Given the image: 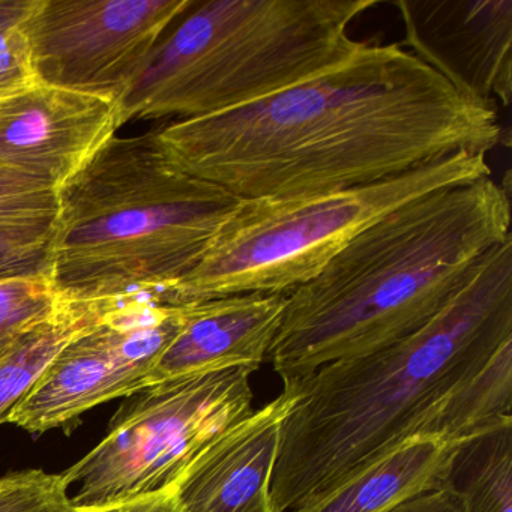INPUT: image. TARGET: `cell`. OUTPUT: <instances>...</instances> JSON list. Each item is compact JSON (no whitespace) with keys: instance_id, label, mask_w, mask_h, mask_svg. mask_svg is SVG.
Returning a JSON list of instances; mask_svg holds the SVG:
<instances>
[{"instance_id":"obj_7","label":"cell","mask_w":512,"mask_h":512,"mask_svg":"<svg viewBox=\"0 0 512 512\" xmlns=\"http://www.w3.org/2000/svg\"><path fill=\"white\" fill-rule=\"evenodd\" d=\"M250 368L155 383L119 410L109 434L62 473L74 509L178 490L197 461L253 412Z\"/></svg>"},{"instance_id":"obj_20","label":"cell","mask_w":512,"mask_h":512,"mask_svg":"<svg viewBox=\"0 0 512 512\" xmlns=\"http://www.w3.org/2000/svg\"><path fill=\"white\" fill-rule=\"evenodd\" d=\"M52 233H0V281L50 277Z\"/></svg>"},{"instance_id":"obj_4","label":"cell","mask_w":512,"mask_h":512,"mask_svg":"<svg viewBox=\"0 0 512 512\" xmlns=\"http://www.w3.org/2000/svg\"><path fill=\"white\" fill-rule=\"evenodd\" d=\"M56 194L50 280L68 302L163 295L239 202L179 169L154 131L113 137Z\"/></svg>"},{"instance_id":"obj_22","label":"cell","mask_w":512,"mask_h":512,"mask_svg":"<svg viewBox=\"0 0 512 512\" xmlns=\"http://www.w3.org/2000/svg\"><path fill=\"white\" fill-rule=\"evenodd\" d=\"M386 512H466L463 503L448 488L425 491L398 503Z\"/></svg>"},{"instance_id":"obj_8","label":"cell","mask_w":512,"mask_h":512,"mask_svg":"<svg viewBox=\"0 0 512 512\" xmlns=\"http://www.w3.org/2000/svg\"><path fill=\"white\" fill-rule=\"evenodd\" d=\"M196 0H35L23 22L35 82L119 98Z\"/></svg>"},{"instance_id":"obj_14","label":"cell","mask_w":512,"mask_h":512,"mask_svg":"<svg viewBox=\"0 0 512 512\" xmlns=\"http://www.w3.org/2000/svg\"><path fill=\"white\" fill-rule=\"evenodd\" d=\"M469 439L446 434L410 437L293 512H386L410 497L445 488L452 458Z\"/></svg>"},{"instance_id":"obj_12","label":"cell","mask_w":512,"mask_h":512,"mask_svg":"<svg viewBox=\"0 0 512 512\" xmlns=\"http://www.w3.org/2000/svg\"><path fill=\"white\" fill-rule=\"evenodd\" d=\"M295 383L218 440L179 484L182 512H275L271 484Z\"/></svg>"},{"instance_id":"obj_6","label":"cell","mask_w":512,"mask_h":512,"mask_svg":"<svg viewBox=\"0 0 512 512\" xmlns=\"http://www.w3.org/2000/svg\"><path fill=\"white\" fill-rule=\"evenodd\" d=\"M488 176L487 154L461 151L334 193L239 199L193 271L158 298L187 305L244 293L289 295L389 212Z\"/></svg>"},{"instance_id":"obj_5","label":"cell","mask_w":512,"mask_h":512,"mask_svg":"<svg viewBox=\"0 0 512 512\" xmlns=\"http://www.w3.org/2000/svg\"><path fill=\"white\" fill-rule=\"evenodd\" d=\"M377 0L194 2L119 98L131 119H194L241 109L346 61L350 23Z\"/></svg>"},{"instance_id":"obj_21","label":"cell","mask_w":512,"mask_h":512,"mask_svg":"<svg viewBox=\"0 0 512 512\" xmlns=\"http://www.w3.org/2000/svg\"><path fill=\"white\" fill-rule=\"evenodd\" d=\"M74 512H182V509L176 490H167L112 505L74 509Z\"/></svg>"},{"instance_id":"obj_17","label":"cell","mask_w":512,"mask_h":512,"mask_svg":"<svg viewBox=\"0 0 512 512\" xmlns=\"http://www.w3.org/2000/svg\"><path fill=\"white\" fill-rule=\"evenodd\" d=\"M64 302L50 277L0 281V362L55 316Z\"/></svg>"},{"instance_id":"obj_16","label":"cell","mask_w":512,"mask_h":512,"mask_svg":"<svg viewBox=\"0 0 512 512\" xmlns=\"http://www.w3.org/2000/svg\"><path fill=\"white\" fill-rule=\"evenodd\" d=\"M109 302H68L0 362V424L29 394L58 353L101 319Z\"/></svg>"},{"instance_id":"obj_18","label":"cell","mask_w":512,"mask_h":512,"mask_svg":"<svg viewBox=\"0 0 512 512\" xmlns=\"http://www.w3.org/2000/svg\"><path fill=\"white\" fill-rule=\"evenodd\" d=\"M58 194L35 179L0 170V233H52Z\"/></svg>"},{"instance_id":"obj_1","label":"cell","mask_w":512,"mask_h":512,"mask_svg":"<svg viewBox=\"0 0 512 512\" xmlns=\"http://www.w3.org/2000/svg\"><path fill=\"white\" fill-rule=\"evenodd\" d=\"M184 172L238 199L334 193L502 143L497 104L455 91L398 43L232 112L155 130Z\"/></svg>"},{"instance_id":"obj_11","label":"cell","mask_w":512,"mask_h":512,"mask_svg":"<svg viewBox=\"0 0 512 512\" xmlns=\"http://www.w3.org/2000/svg\"><path fill=\"white\" fill-rule=\"evenodd\" d=\"M121 127L116 98L34 83L0 101V170L58 191Z\"/></svg>"},{"instance_id":"obj_3","label":"cell","mask_w":512,"mask_h":512,"mask_svg":"<svg viewBox=\"0 0 512 512\" xmlns=\"http://www.w3.org/2000/svg\"><path fill=\"white\" fill-rule=\"evenodd\" d=\"M509 235L511 196L491 176L400 206L287 295L268 361L299 382L413 334Z\"/></svg>"},{"instance_id":"obj_9","label":"cell","mask_w":512,"mask_h":512,"mask_svg":"<svg viewBox=\"0 0 512 512\" xmlns=\"http://www.w3.org/2000/svg\"><path fill=\"white\" fill-rule=\"evenodd\" d=\"M184 325V307L157 296L110 301L106 313L49 365L7 422L43 433L86 410L137 394Z\"/></svg>"},{"instance_id":"obj_15","label":"cell","mask_w":512,"mask_h":512,"mask_svg":"<svg viewBox=\"0 0 512 512\" xmlns=\"http://www.w3.org/2000/svg\"><path fill=\"white\" fill-rule=\"evenodd\" d=\"M445 488L466 512H512V418L461 443Z\"/></svg>"},{"instance_id":"obj_13","label":"cell","mask_w":512,"mask_h":512,"mask_svg":"<svg viewBox=\"0 0 512 512\" xmlns=\"http://www.w3.org/2000/svg\"><path fill=\"white\" fill-rule=\"evenodd\" d=\"M287 295L244 293L182 305L184 325L164 350L149 386L232 368L256 373L268 361Z\"/></svg>"},{"instance_id":"obj_19","label":"cell","mask_w":512,"mask_h":512,"mask_svg":"<svg viewBox=\"0 0 512 512\" xmlns=\"http://www.w3.org/2000/svg\"><path fill=\"white\" fill-rule=\"evenodd\" d=\"M62 473L25 470L0 478V512H74Z\"/></svg>"},{"instance_id":"obj_2","label":"cell","mask_w":512,"mask_h":512,"mask_svg":"<svg viewBox=\"0 0 512 512\" xmlns=\"http://www.w3.org/2000/svg\"><path fill=\"white\" fill-rule=\"evenodd\" d=\"M292 383L275 512L319 499L410 437L469 439L511 419L512 235L418 331Z\"/></svg>"},{"instance_id":"obj_10","label":"cell","mask_w":512,"mask_h":512,"mask_svg":"<svg viewBox=\"0 0 512 512\" xmlns=\"http://www.w3.org/2000/svg\"><path fill=\"white\" fill-rule=\"evenodd\" d=\"M407 52L473 100L512 97V0H398Z\"/></svg>"}]
</instances>
